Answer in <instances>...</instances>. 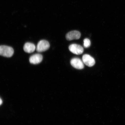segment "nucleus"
I'll return each mask as SVG.
<instances>
[{
	"mask_svg": "<svg viewBox=\"0 0 125 125\" xmlns=\"http://www.w3.org/2000/svg\"><path fill=\"white\" fill-rule=\"evenodd\" d=\"M43 56L40 54H36L31 56L29 62L31 64H37L40 63L43 60Z\"/></svg>",
	"mask_w": 125,
	"mask_h": 125,
	"instance_id": "7",
	"label": "nucleus"
},
{
	"mask_svg": "<svg viewBox=\"0 0 125 125\" xmlns=\"http://www.w3.org/2000/svg\"><path fill=\"white\" fill-rule=\"evenodd\" d=\"M81 34L79 31H70L66 34V38L67 40L71 41L78 40L80 38Z\"/></svg>",
	"mask_w": 125,
	"mask_h": 125,
	"instance_id": "6",
	"label": "nucleus"
},
{
	"mask_svg": "<svg viewBox=\"0 0 125 125\" xmlns=\"http://www.w3.org/2000/svg\"><path fill=\"white\" fill-rule=\"evenodd\" d=\"M71 65L76 69L81 70L84 68V64L83 61L79 58H74L70 61Z\"/></svg>",
	"mask_w": 125,
	"mask_h": 125,
	"instance_id": "4",
	"label": "nucleus"
},
{
	"mask_svg": "<svg viewBox=\"0 0 125 125\" xmlns=\"http://www.w3.org/2000/svg\"><path fill=\"white\" fill-rule=\"evenodd\" d=\"M14 52L13 48L11 47L4 45L0 46V55L10 57L13 55Z\"/></svg>",
	"mask_w": 125,
	"mask_h": 125,
	"instance_id": "1",
	"label": "nucleus"
},
{
	"mask_svg": "<svg viewBox=\"0 0 125 125\" xmlns=\"http://www.w3.org/2000/svg\"><path fill=\"white\" fill-rule=\"evenodd\" d=\"M23 48L25 52L30 53L35 51L36 47L33 43L27 42L25 44Z\"/></svg>",
	"mask_w": 125,
	"mask_h": 125,
	"instance_id": "8",
	"label": "nucleus"
},
{
	"mask_svg": "<svg viewBox=\"0 0 125 125\" xmlns=\"http://www.w3.org/2000/svg\"><path fill=\"white\" fill-rule=\"evenodd\" d=\"M82 60L84 63L89 67L93 66L95 63L94 59L89 54L84 55L82 57Z\"/></svg>",
	"mask_w": 125,
	"mask_h": 125,
	"instance_id": "5",
	"label": "nucleus"
},
{
	"mask_svg": "<svg viewBox=\"0 0 125 125\" xmlns=\"http://www.w3.org/2000/svg\"><path fill=\"white\" fill-rule=\"evenodd\" d=\"M2 100L0 98V105H1V104H2Z\"/></svg>",
	"mask_w": 125,
	"mask_h": 125,
	"instance_id": "10",
	"label": "nucleus"
},
{
	"mask_svg": "<svg viewBox=\"0 0 125 125\" xmlns=\"http://www.w3.org/2000/svg\"><path fill=\"white\" fill-rule=\"evenodd\" d=\"M91 42L90 40L87 38L84 39V46L85 48H88L90 47Z\"/></svg>",
	"mask_w": 125,
	"mask_h": 125,
	"instance_id": "9",
	"label": "nucleus"
},
{
	"mask_svg": "<svg viewBox=\"0 0 125 125\" xmlns=\"http://www.w3.org/2000/svg\"><path fill=\"white\" fill-rule=\"evenodd\" d=\"M69 49L72 53L77 55L82 54L84 51L83 48L82 46L76 44H73L70 45Z\"/></svg>",
	"mask_w": 125,
	"mask_h": 125,
	"instance_id": "3",
	"label": "nucleus"
},
{
	"mask_svg": "<svg viewBox=\"0 0 125 125\" xmlns=\"http://www.w3.org/2000/svg\"><path fill=\"white\" fill-rule=\"evenodd\" d=\"M50 47L49 42L46 40H41L37 44L36 51L39 52H43L49 49Z\"/></svg>",
	"mask_w": 125,
	"mask_h": 125,
	"instance_id": "2",
	"label": "nucleus"
}]
</instances>
